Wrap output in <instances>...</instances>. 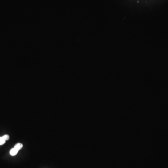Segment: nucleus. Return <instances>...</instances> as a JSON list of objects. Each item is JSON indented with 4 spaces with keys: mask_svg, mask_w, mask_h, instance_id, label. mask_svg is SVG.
Returning a JSON list of instances; mask_svg holds the SVG:
<instances>
[{
    "mask_svg": "<svg viewBox=\"0 0 168 168\" xmlns=\"http://www.w3.org/2000/svg\"><path fill=\"white\" fill-rule=\"evenodd\" d=\"M23 147V145L22 143H18L15 145V147H14V148H15V149H16L17 150H18V151H19V150H20V149H22Z\"/></svg>",
    "mask_w": 168,
    "mask_h": 168,
    "instance_id": "2",
    "label": "nucleus"
},
{
    "mask_svg": "<svg viewBox=\"0 0 168 168\" xmlns=\"http://www.w3.org/2000/svg\"><path fill=\"white\" fill-rule=\"evenodd\" d=\"M3 137V138H4V140H5V141H7V140H9V135H4V136H2Z\"/></svg>",
    "mask_w": 168,
    "mask_h": 168,
    "instance_id": "4",
    "label": "nucleus"
},
{
    "mask_svg": "<svg viewBox=\"0 0 168 168\" xmlns=\"http://www.w3.org/2000/svg\"><path fill=\"white\" fill-rule=\"evenodd\" d=\"M18 150H17L16 149L12 148L11 150H10V155L12 156H15L16 155V154L18 153Z\"/></svg>",
    "mask_w": 168,
    "mask_h": 168,
    "instance_id": "1",
    "label": "nucleus"
},
{
    "mask_svg": "<svg viewBox=\"0 0 168 168\" xmlns=\"http://www.w3.org/2000/svg\"><path fill=\"white\" fill-rule=\"evenodd\" d=\"M5 141L3 137H0V145H3L5 143Z\"/></svg>",
    "mask_w": 168,
    "mask_h": 168,
    "instance_id": "3",
    "label": "nucleus"
}]
</instances>
